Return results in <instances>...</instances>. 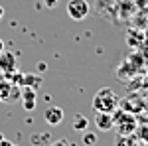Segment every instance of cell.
Segmentation results:
<instances>
[{
    "label": "cell",
    "instance_id": "cell-1",
    "mask_svg": "<svg viewBox=\"0 0 148 146\" xmlns=\"http://www.w3.org/2000/svg\"><path fill=\"white\" fill-rule=\"evenodd\" d=\"M121 107V99L111 87H101L93 97V111L95 112H114Z\"/></svg>",
    "mask_w": 148,
    "mask_h": 146
},
{
    "label": "cell",
    "instance_id": "cell-2",
    "mask_svg": "<svg viewBox=\"0 0 148 146\" xmlns=\"http://www.w3.org/2000/svg\"><path fill=\"white\" fill-rule=\"evenodd\" d=\"M113 119H114V128L119 130V134H132L134 132V128H136V119L130 114V112H126L125 109H116L113 112Z\"/></svg>",
    "mask_w": 148,
    "mask_h": 146
},
{
    "label": "cell",
    "instance_id": "cell-3",
    "mask_svg": "<svg viewBox=\"0 0 148 146\" xmlns=\"http://www.w3.org/2000/svg\"><path fill=\"white\" fill-rule=\"evenodd\" d=\"M89 12H91V6H89L87 0H69L67 2V14H69V18L75 20V22L85 20L89 16Z\"/></svg>",
    "mask_w": 148,
    "mask_h": 146
},
{
    "label": "cell",
    "instance_id": "cell-4",
    "mask_svg": "<svg viewBox=\"0 0 148 146\" xmlns=\"http://www.w3.org/2000/svg\"><path fill=\"white\" fill-rule=\"evenodd\" d=\"M20 93H22L20 85L12 83L8 79H0V101H16V99H20Z\"/></svg>",
    "mask_w": 148,
    "mask_h": 146
},
{
    "label": "cell",
    "instance_id": "cell-5",
    "mask_svg": "<svg viewBox=\"0 0 148 146\" xmlns=\"http://www.w3.org/2000/svg\"><path fill=\"white\" fill-rule=\"evenodd\" d=\"M16 69H18L16 56H14L12 51L2 49V51H0V71L6 75V73H12V71H16Z\"/></svg>",
    "mask_w": 148,
    "mask_h": 146
},
{
    "label": "cell",
    "instance_id": "cell-6",
    "mask_svg": "<svg viewBox=\"0 0 148 146\" xmlns=\"http://www.w3.org/2000/svg\"><path fill=\"white\" fill-rule=\"evenodd\" d=\"M63 117H65V112H63L61 107H49L44 112V121L49 126H59V124L63 123Z\"/></svg>",
    "mask_w": 148,
    "mask_h": 146
},
{
    "label": "cell",
    "instance_id": "cell-7",
    "mask_svg": "<svg viewBox=\"0 0 148 146\" xmlns=\"http://www.w3.org/2000/svg\"><path fill=\"white\" fill-rule=\"evenodd\" d=\"M95 124H97V128L103 130V132L113 130V128H114L113 112H97V114H95Z\"/></svg>",
    "mask_w": 148,
    "mask_h": 146
},
{
    "label": "cell",
    "instance_id": "cell-8",
    "mask_svg": "<svg viewBox=\"0 0 148 146\" xmlns=\"http://www.w3.org/2000/svg\"><path fill=\"white\" fill-rule=\"evenodd\" d=\"M24 101V109L26 111H34L36 109V89L32 87H22V93H20Z\"/></svg>",
    "mask_w": 148,
    "mask_h": 146
},
{
    "label": "cell",
    "instance_id": "cell-9",
    "mask_svg": "<svg viewBox=\"0 0 148 146\" xmlns=\"http://www.w3.org/2000/svg\"><path fill=\"white\" fill-rule=\"evenodd\" d=\"M42 85V77L40 75H28L24 73L22 79H20V87H32V89H38Z\"/></svg>",
    "mask_w": 148,
    "mask_h": 146
},
{
    "label": "cell",
    "instance_id": "cell-10",
    "mask_svg": "<svg viewBox=\"0 0 148 146\" xmlns=\"http://www.w3.org/2000/svg\"><path fill=\"white\" fill-rule=\"evenodd\" d=\"M114 146H138V142L132 134H119V138L114 140Z\"/></svg>",
    "mask_w": 148,
    "mask_h": 146
},
{
    "label": "cell",
    "instance_id": "cell-11",
    "mask_svg": "<svg viewBox=\"0 0 148 146\" xmlns=\"http://www.w3.org/2000/svg\"><path fill=\"white\" fill-rule=\"evenodd\" d=\"M87 126H89V119H87V117L79 114V117H75V119H73V128H75L77 132H85V130H87Z\"/></svg>",
    "mask_w": 148,
    "mask_h": 146
},
{
    "label": "cell",
    "instance_id": "cell-12",
    "mask_svg": "<svg viewBox=\"0 0 148 146\" xmlns=\"http://www.w3.org/2000/svg\"><path fill=\"white\" fill-rule=\"evenodd\" d=\"M97 140H99V136L95 134V132H83V144L85 146H95L97 144Z\"/></svg>",
    "mask_w": 148,
    "mask_h": 146
},
{
    "label": "cell",
    "instance_id": "cell-13",
    "mask_svg": "<svg viewBox=\"0 0 148 146\" xmlns=\"http://www.w3.org/2000/svg\"><path fill=\"white\" fill-rule=\"evenodd\" d=\"M49 146H69V142H67V138H59V140H53Z\"/></svg>",
    "mask_w": 148,
    "mask_h": 146
},
{
    "label": "cell",
    "instance_id": "cell-14",
    "mask_svg": "<svg viewBox=\"0 0 148 146\" xmlns=\"http://www.w3.org/2000/svg\"><path fill=\"white\" fill-rule=\"evenodd\" d=\"M44 4H46L47 8H53V6L57 4V0H44Z\"/></svg>",
    "mask_w": 148,
    "mask_h": 146
},
{
    "label": "cell",
    "instance_id": "cell-15",
    "mask_svg": "<svg viewBox=\"0 0 148 146\" xmlns=\"http://www.w3.org/2000/svg\"><path fill=\"white\" fill-rule=\"evenodd\" d=\"M0 146H18V144H14V142H10V140H6V138H4V140L0 142Z\"/></svg>",
    "mask_w": 148,
    "mask_h": 146
},
{
    "label": "cell",
    "instance_id": "cell-16",
    "mask_svg": "<svg viewBox=\"0 0 148 146\" xmlns=\"http://www.w3.org/2000/svg\"><path fill=\"white\" fill-rule=\"evenodd\" d=\"M46 69H47V65L44 63V61H40V63H38V71H46Z\"/></svg>",
    "mask_w": 148,
    "mask_h": 146
},
{
    "label": "cell",
    "instance_id": "cell-17",
    "mask_svg": "<svg viewBox=\"0 0 148 146\" xmlns=\"http://www.w3.org/2000/svg\"><path fill=\"white\" fill-rule=\"evenodd\" d=\"M2 16H4V8L0 6V20H2Z\"/></svg>",
    "mask_w": 148,
    "mask_h": 146
},
{
    "label": "cell",
    "instance_id": "cell-18",
    "mask_svg": "<svg viewBox=\"0 0 148 146\" xmlns=\"http://www.w3.org/2000/svg\"><path fill=\"white\" fill-rule=\"evenodd\" d=\"M4 138H6V136L2 134V132H0V142H2V140H4Z\"/></svg>",
    "mask_w": 148,
    "mask_h": 146
},
{
    "label": "cell",
    "instance_id": "cell-19",
    "mask_svg": "<svg viewBox=\"0 0 148 146\" xmlns=\"http://www.w3.org/2000/svg\"><path fill=\"white\" fill-rule=\"evenodd\" d=\"M0 79H4V73H2V71H0Z\"/></svg>",
    "mask_w": 148,
    "mask_h": 146
}]
</instances>
